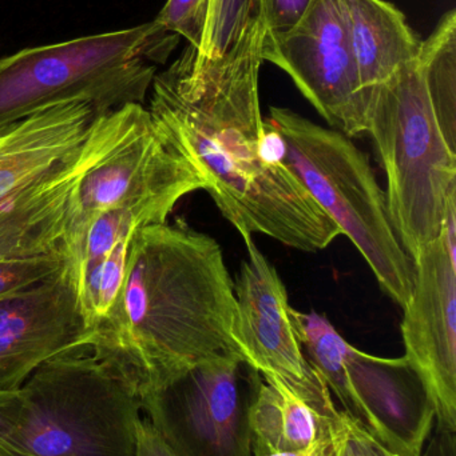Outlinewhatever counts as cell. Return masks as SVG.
Here are the masks:
<instances>
[{"mask_svg": "<svg viewBox=\"0 0 456 456\" xmlns=\"http://www.w3.org/2000/svg\"><path fill=\"white\" fill-rule=\"evenodd\" d=\"M297 339L313 369L326 380L329 391L339 398L343 409L363 426V412L353 395L345 367L350 343L332 326L329 319L318 313H302L289 308Z\"/></svg>", "mask_w": 456, "mask_h": 456, "instance_id": "cell-18", "label": "cell"}, {"mask_svg": "<svg viewBox=\"0 0 456 456\" xmlns=\"http://www.w3.org/2000/svg\"><path fill=\"white\" fill-rule=\"evenodd\" d=\"M268 122L280 136L281 160L352 240L385 292L406 307L415 263L394 231L386 191L367 155L344 134L291 110L272 107Z\"/></svg>", "mask_w": 456, "mask_h": 456, "instance_id": "cell-5", "label": "cell"}, {"mask_svg": "<svg viewBox=\"0 0 456 456\" xmlns=\"http://www.w3.org/2000/svg\"><path fill=\"white\" fill-rule=\"evenodd\" d=\"M71 265L29 289L0 297V391L21 390L42 364L90 353Z\"/></svg>", "mask_w": 456, "mask_h": 456, "instance_id": "cell-13", "label": "cell"}, {"mask_svg": "<svg viewBox=\"0 0 456 456\" xmlns=\"http://www.w3.org/2000/svg\"><path fill=\"white\" fill-rule=\"evenodd\" d=\"M261 0H211L203 45L193 69L203 71L262 45Z\"/></svg>", "mask_w": 456, "mask_h": 456, "instance_id": "cell-17", "label": "cell"}, {"mask_svg": "<svg viewBox=\"0 0 456 456\" xmlns=\"http://www.w3.org/2000/svg\"><path fill=\"white\" fill-rule=\"evenodd\" d=\"M245 244L248 257L233 283V339L241 358L265 379L283 383L321 415L331 417L337 407L326 380L305 358L297 339L286 284L253 239Z\"/></svg>", "mask_w": 456, "mask_h": 456, "instance_id": "cell-9", "label": "cell"}, {"mask_svg": "<svg viewBox=\"0 0 456 456\" xmlns=\"http://www.w3.org/2000/svg\"><path fill=\"white\" fill-rule=\"evenodd\" d=\"M329 447H331V434H329L328 423L326 434L318 442H315L312 446L308 447V449L302 450V452H281V454L268 456H327L329 452Z\"/></svg>", "mask_w": 456, "mask_h": 456, "instance_id": "cell-26", "label": "cell"}, {"mask_svg": "<svg viewBox=\"0 0 456 456\" xmlns=\"http://www.w3.org/2000/svg\"><path fill=\"white\" fill-rule=\"evenodd\" d=\"M244 367L237 354H217L142 396L176 456H253Z\"/></svg>", "mask_w": 456, "mask_h": 456, "instance_id": "cell-8", "label": "cell"}, {"mask_svg": "<svg viewBox=\"0 0 456 456\" xmlns=\"http://www.w3.org/2000/svg\"><path fill=\"white\" fill-rule=\"evenodd\" d=\"M0 456H29L0 442Z\"/></svg>", "mask_w": 456, "mask_h": 456, "instance_id": "cell-27", "label": "cell"}, {"mask_svg": "<svg viewBox=\"0 0 456 456\" xmlns=\"http://www.w3.org/2000/svg\"><path fill=\"white\" fill-rule=\"evenodd\" d=\"M134 456H176L160 431L147 418H139L136 428Z\"/></svg>", "mask_w": 456, "mask_h": 456, "instance_id": "cell-23", "label": "cell"}, {"mask_svg": "<svg viewBox=\"0 0 456 456\" xmlns=\"http://www.w3.org/2000/svg\"><path fill=\"white\" fill-rule=\"evenodd\" d=\"M209 10L211 0H168L154 21L165 31L185 37L198 51L205 37Z\"/></svg>", "mask_w": 456, "mask_h": 456, "instance_id": "cell-19", "label": "cell"}, {"mask_svg": "<svg viewBox=\"0 0 456 456\" xmlns=\"http://www.w3.org/2000/svg\"><path fill=\"white\" fill-rule=\"evenodd\" d=\"M21 393L13 449L29 456H134L141 399L93 354L51 359Z\"/></svg>", "mask_w": 456, "mask_h": 456, "instance_id": "cell-6", "label": "cell"}, {"mask_svg": "<svg viewBox=\"0 0 456 456\" xmlns=\"http://www.w3.org/2000/svg\"><path fill=\"white\" fill-rule=\"evenodd\" d=\"M367 134L386 171L394 231L415 260L441 235L447 203L456 194V151L439 123L422 45L414 61L372 91Z\"/></svg>", "mask_w": 456, "mask_h": 456, "instance_id": "cell-4", "label": "cell"}, {"mask_svg": "<svg viewBox=\"0 0 456 456\" xmlns=\"http://www.w3.org/2000/svg\"><path fill=\"white\" fill-rule=\"evenodd\" d=\"M23 409L21 390L0 391V442L10 446Z\"/></svg>", "mask_w": 456, "mask_h": 456, "instance_id": "cell-24", "label": "cell"}, {"mask_svg": "<svg viewBox=\"0 0 456 456\" xmlns=\"http://www.w3.org/2000/svg\"><path fill=\"white\" fill-rule=\"evenodd\" d=\"M248 369V422L253 456L302 452L328 428L331 417L321 415L278 380L265 379Z\"/></svg>", "mask_w": 456, "mask_h": 456, "instance_id": "cell-16", "label": "cell"}, {"mask_svg": "<svg viewBox=\"0 0 456 456\" xmlns=\"http://www.w3.org/2000/svg\"><path fill=\"white\" fill-rule=\"evenodd\" d=\"M203 186L195 168L161 135L149 110L126 104L117 139L86 173L72 198L64 256L101 214L123 211L139 227L165 224L185 195Z\"/></svg>", "mask_w": 456, "mask_h": 456, "instance_id": "cell-7", "label": "cell"}, {"mask_svg": "<svg viewBox=\"0 0 456 456\" xmlns=\"http://www.w3.org/2000/svg\"><path fill=\"white\" fill-rule=\"evenodd\" d=\"M261 48L197 72V51L187 45L155 74L147 110L245 243L261 233L300 251H320L342 230L281 160L280 136L260 107Z\"/></svg>", "mask_w": 456, "mask_h": 456, "instance_id": "cell-1", "label": "cell"}, {"mask_svg": "<svg viewBox=\"0 0 456 456\" xmlns=\"http://www.w3.org/2000/svg\"><path fill=\"white\" fill-rule=\"evenodd\" d=\"M315 0H261V21L265 40L280 39L304 18Z\"/></svg>", "mask_w": 456, "mask_h": 456, "instance_id": "cell-22", "label": "cell"}, {"mask_svg": "<svg viewBox=\"0 0 456 456\" xmlns=\"http://www.w3.org/2000/svg\"><path fill=\"white\" fill-rule=\"evenodd\" d=\"M331 447L327 456H401L375 438L344 410L329 419Z\"/></svg>", "mask_w": 456, "mask_h": 456, "instance_id": "cell-20", "label": "cell"}, {"mask_svg": "<svg viewBox=\"0 0 456 456\" xmlns=\"http://www.w3.org/2000/svg\"><path fill=\"white\" fill-rule=\"evenodd\" d=\"M177 40L153 20L0 58V131L61 104H90L96 117L144 104L154 63L168 59Z\"/></svg>", "mask_w": 456, "mask_h": 456, "instance_id": "cell-3", "label": "cell"}, {"mask_svg": "<svg viewBox=\"0 0 456 456\" xmlns=\"http://www.w3.org/2000/svg\"><path fill=\"white\" fill-rule=\"evenodd\" d=\"M414 263L402 322L404 358L427 388L435 428L456 431V248L439 235Z\"/></svg>", "mask_w": 456, "mask_h": 456, "instance_id": "cell-12", "label": "cell"}, {"mask_svg": "<svg viewBox=\"0 0 456 456\" xmlns=\"http://www.w3.org/2000/svg\"><path fill=\"white\" fill-rule=\"evenodd\" d=\"M125 106L94 118L83 143L0 198V260L63 254L72 198L122 128Z\"/></svg>", "mask_w": 456, "mask_h": 456, "instance_id": "cell-11", "label": "cell"}, {"mask_svg": "<svg viewBox=\"0 0 456 456\" xmlns=\"http://www.w3.org/2000/svg\"><path fill=\"white\" fill-rule=\"evenodd\" d=\"M345 367L363 428L398 455H422L435 428V410L410 362L369 355L350 345Z\"/></svg>", "mask_w": 456, "mask_h": 456, "instance_id": "cell-14", "label": "cell"}, {"mask_svg": "<svg viewBox=\"0 0 456 456\" xmlns=\"http://www.w3.org/2000/svg\"><path fill=\"white\" fill-rule=\"evenodd\" d=\"M348 42L364 101L402 67L417 58L422 45L406 16L386 0H340Z\"/></svg>", "mask_w": 456, "mask_h": 456, "instance_id": "cell-15", "label": "cell"}, {"mask_svg": "<svg viewBox=\"0 0 456 456\" xmlns=\"http://www.w3.org/2000/svg\"><path fill=\"white\" fill-rule=\"evenodd\" d=\"M262 61L280 67L334 130L367 134V106L340 0H315L286 37L265 40Z\"/></svg>", "mask_w": 456, "mask_h": 456, "instance_id": "cell-10", "label": "cell"}, {"mask_svg": "<svg viewBox=\"0 0 456 456\" xmlns=\"http://www.w3.org/2000/svg\"><path fill=\"white\" fill-rule=\"evenodd\" d=\"M66 262L63 254L34 259L0 260V297L51 278L64 267Z\"/></svg>", "mask_w": 456, "mask_h": 456, "instance_id": "cell-21", "label": "cell"}, {"mask_svg": "<svg viewBox=\"0 0 456 456\" xmlns=\"http://www.w3.org/2000/svg\"><path fill=\"white\" fill-rule=\"evenodd\" d=\"M235 319L220 244L181 222L149 224L131 236L122 289L88 348L141 399L209 356L240 355Z\"/></svg>", "mask_w": 456, "mask_h": 456, "instance_id": "cell-2", "label": "cell"}, {"mask_svg": "<svg viewBox=\"0 0 456 456\" xmlns=\"http://www.w3.org/2000/svg\"><path fill=\"white\" fill-rule=\"evenodd\" d=\"M420 456H456V431L435 428Z\"/></svg>", "mask_w": 456, "mask_h": 456, "instance_id": "cell-25", "label": "cell"}]
</instances>
